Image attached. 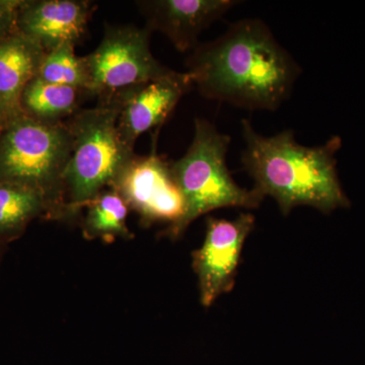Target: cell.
I'll return each mask as SVG.
<instances>
[{
    "label": "cell",
    "instance_id": "cell-1",
    "mask_svg": "<svg viewBox=\"0 0 365 365\" xmlns=\"http://www.w3.org/2000/svg\"><path fill=\"white\" fill-rule=\"evenodd\" d=\"M186 68L202 97L250 111H276L302 72L269 26L257 19L232 24L215 40L197 46Z\"/></svg>",
    "mask_w": 365,
    "mask_h": 365
},
{
    "label": "cell",
    "instance_id": "cell-2",
    "mask_svg": "<svg viewBox=\"0 0 365 365\" xmlns=\"http://www.w3.org/2000/svg\"><path fill=\"white\" fill-rule=\"evenodd\" d=\"M242 134L246 143L242 169L254 180V189L272 197L283 215L297 206H311L327 215L349 207L336 169L340 137L307 148L297 143L292 130L266 137L255 130L249 120H242Z\"/></svg>",
    "mask_w": 365,
    "mask_h": 365
},
{
    "label": "cell",
    "instance_id": "cell-3",
    "mask_svg": "<svg viewBox=\"0 0 365 365\" xmlns=\"http://www.w3.org/2000/svg\"><path fill=\"white\" fill-rule=\"evenodd\" d=\"M71 150L66 121L42 123L21 113L0 134V182L39 192L47 204L46 220L69 222L64 176Z\"/></svg>",
    "mask_w": 365,
    "mask_h": 365
},
{
    "label": "cell",
    "instance_id": "cell-4",
    "mask_svg": "<svg viewBox=\"0 0 365 365\" xmlns=\"http://www.w3.org/2000/svg\"><path fill=\"white\" fill-rule=\"evenodd\" d=\"M230 137L202 118L194 120V137L187 153L170 162L173 176L185 201V213L176 225L165 227L163 235L180 239L200 216L216 209H256L265 197L257 190L242 188L227 165Z\"/></svg>",
    "mask_w": 365,
    "mask_h": 365
},
{
    "label": "cell",
    "instance_id": "cell-5",
    "mask_svg": "<svg viewBox=\"0 0 365 365\" xmlns=\"http://www.w3.org/2000/svg\"><path fill=\"white\" fill-rule=\"evenodd\" d=\"M116 100L81 109L66 120L72 150L64 187L69 222H76L86 204L110 188L125 165L136 155L118 129Z\"/></svg>",
    "mask_w": 365,
    "mask_h": 365
},
{
    "label": "cell",
    "instance_id": "cell-6",
    "mask_svg": "<svg viewBox=\"0 0 365 365\" xmlns=\"http://www.w3.org/2000/svg\"><path fill=\"white\" fill-rule=\"evenodd\" d=\"M151 32L135 26H106L97 49L83 56L88 71V93L98 103L153 79L172 74L150 51Z\"/></svg>",
    "mask_w": 365,
    "mask_h": 365
},
{
    "label": "cell",
    "instance_id": "cell-7",
    "mask_svg": "<svg viewBox=\"0 0 365 365\" xmlns=\"http://www.w3.org/2000/svg\"><path fill=\"white\" fill-rule=\"evenodd\" d=\"M108 189L124 199L143 227L158 222L170 227L185 213L184 197L173 176L170 162L158 155L157 138L150 155H134Z\"/></svg>",
    "mask_w": 365,
    "mask_h": 365
},
{
    "label": "cell",
    "instance_id": "cell-8",
    "mask_svg": "<svg viewBox=\"0 0 365 365\" xmlns=\"http://www.w3.org/2000/svg\"><path fill=\"white\" fill-rule=\"evenodd\" d=\"M254 227L251 213H242L235 220L215 217L206 220L202 246L192 253L203 307L212 306L218 297L232 292L242 247Z\"/></svg>",
    "mask_w": 365,
    "mask_h": 365
},
{
    "label": "cell",
    "instance_id": "cell-9",
    "mask_svg": "<svg viewBox=\"0 0 365 365\" xmlns=\"http://www.w3.org/2000/svg\"><path fill=\"white\" fill-rule=\"evenodd\" d=\"M192 86L186 72L174 71L112 98L119 104L118 129L125 143L134 148L139 136L153 129L160 130Z\"/></svg>",
    "mask_w": 365,
    "mask_h": 365
},
{
    "label": "cell",
    "instance_id": "cell-10",
    "mask_svg": "<svg viewBox=\"0 0 365 365\" xmlns=\"http://www.w3.org/2000/svg\"><path fill=\"white\" fill-rule=\"evenodd\" d=\"M237 4L235 0H139L136 6L145 19V28L163 34L178 51L185 53L193 51L200 44V34Z\"/></svg>",
    "mask_w": 365,
    "mask_h": 365
},
{
    "label": "cell",
    "instance_id": "cell-11",
    "mask_svg": "<svg viewBox=\"0 0 365 365\" xmlns=\"http://www.w3.org/2000/svg\"><path fill=\"white\" fill-rule=\"evenodd\" d=\"M96 2L90 0H21L16 31L35 41L46 52L85 38Z\"/></svg>",
    "mask_w": 365,
    "mask_h": 365
},
{
    "label": "cell",
    "instance_id": "cell-12",
    "mask_svg": "<svg viewBox=\"0 0 365 365\" xmlns=\"http://www.w3.org/2000/svg\"><path fill=\"white\" fill-rule=\"evenodd\" d=\"M45 53L38 43L18 31L0 39V104L11 116L21 114V93L37 78Z\"/></svg>",
    "mask_w": 365,
    "mask_h": 365
},
{
    "label": "cell",
    "instance_id": "cell-13",
    "mask_svg": "<svg viewBox=\"0 0 365 365\" xmlns=\"http://www.w3.org/2000/svg\"><path fill=\"white\" fill-rule=\"evenodd\" d=\"M85 96H88L86 91L35 78L24 88L19 107L21 114L36 121L61 123L81 110L79 105Z\"/></svg>",
    "mask_w": 365,
    "mask_h": 365
},
{
    "label": "cell",
    "instance_id": "cell-14",
    "mask_svg": "<svg viewBox=\"0 0 365 365\" xmlns=\"http://www.w3.org/2000/svg\"><path fill=\"white\" fill-rule=\"evenodd\" d=\"M47 217V204L39 192L13 184L0 182V247L20 239L37 218Z\"/></svg>",
    "mask_w": 365,
    "mask_h": 365
},
{
    "label": "cell",
    "instance_id": "cell-15",
    "mask_svg": "<svg viewBox=\"0 0 365 365\" xmlns=\"http://www.w3.org/2000/svg\"><path fill=\"white\" fill-rule=\"evenodd\" d=\"M81 220L83 237L88 241L102 240L112 242L116 239L133 237L127 225L128 205L116 191L106 189L86 204Z\"/></svg>",
    "mask_w": 365,
    "mask_h": 365
},
{
    "label": "cell",
    "instance_id": "cell-16",
    "mask_svg": "<svg viewBox=\"0 0 365 365\" xmlns=\"http://www.w3.org/2000/svg\"><path fill=\"white\" fill-rule=\"evenodd\" d=\"M37 78L46 83L71 86L88 93L85 60L76 54V46L71 43H64L45 53Z\"/></svg>",
    "mask_w": 365,
    "mask_h": 365
},
{
    "label": "cell",
    "instance_id": "cell-17",
    "mask_svg": "<svg viewBox=\"0 0 365 365\" xmlns=\"http://www.w3.org/2000/svg\"><path fill=\"white\" fill-rule=\"evenodd\" d=\"M21 0H0V39L16 31V18Z\"/></svg>",
    "mask_w": 365,
    "mask_h": 365
},
{
    "label": "cell",
    "instance_id": "cell-18",
    "mask_svg": "<svg viewBox=\"0 0 365 365\" xmlns=\"http://www.w3.org/2000/svg\"><path fill=\"white\" fill-rule=\"evenodd\" d=\"M11 118H13V116L7 112L6 108L0 104V134H1L4 129L6 128L7 123H9Z\"/></svg>",
    "mask_w": 365,
    "mask_h": 365
},
{
    "label": "cell",
    "instance_id": "cell-19",
    "mask_svg": "<svg viewBox=\"0 0 365 365\" xmlns=\"http://www.w3.org/2000/svg\"><path fill=\"white\" fill-rule=\"evenodd\" d=\"M4 249L0 247V264H1L2 254H4Z\"/></svg>",
    "mask_w": 365,
    "mask_h": 365
}]
</instances>
